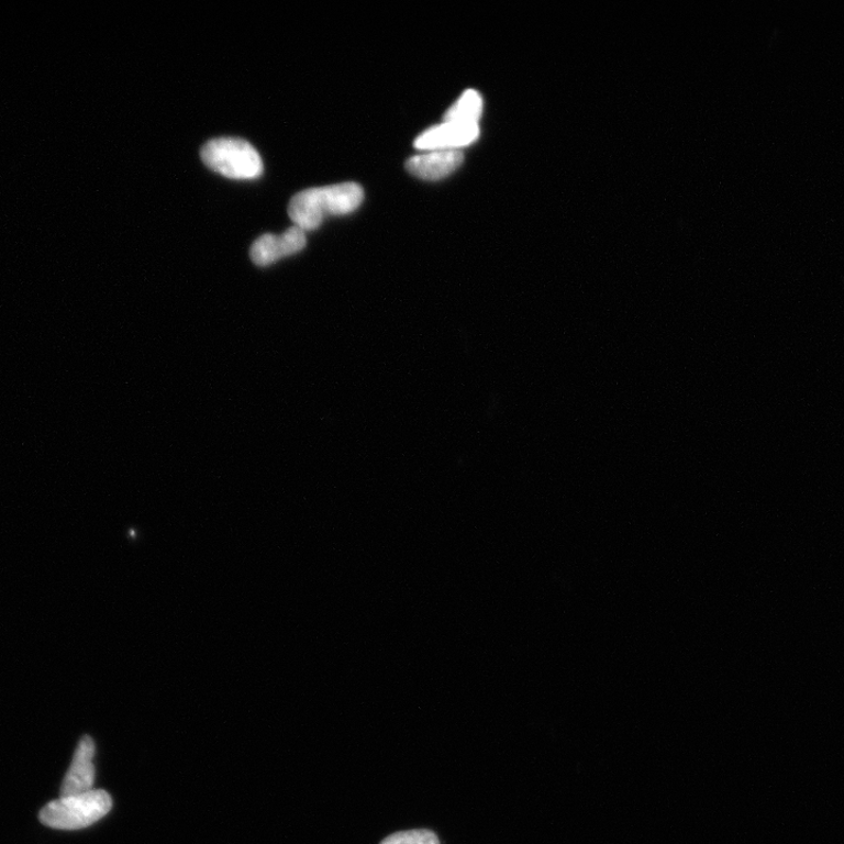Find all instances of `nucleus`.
I'll use <instances>...</instances> for the list:
<instances>
[{
	"mask_svg": "<svg viewBox=\"0 0 844 844\" xmlns=\"http://www.w3.org/2000/svg\"><path fill=\"white\" fill-rule=\"evenodd\" d=\"M364 200V190L356 182L310 188L296 193L288 213L296 226L309 232L320 227L327 216L354 213Z\"/></svg>",
	"mask_w": 844,
	"mask_h": 844,
	"instance_id": "1",
	"label": "nucleus"
},
{
	"mask_svg": "<svg viewBox=\"0 0 844 844\" xmlns=\"http://www.w3.org/2000/svg\"><path fill=\"white\" fill-rule=\"evenodd\" d=\"M112 806V798L108 791L93 789L87 793L62 797L47 803L42 809L40 819L43 824L53 830L78 831L108 815Z\"/></svg>",
	"mask_w": 844,
	"mask_h": 844,
	"instance_id": "2",
	"label": "nucleus"
},
{
	"mask_svg": "<svg viewBox=\"0 0 844 844\" xmlns=\"http://www.w3.org/2000/svg\"><path fill=\"white\" fill-rule=\"evenodd\" d=\"M203 164L227 179L253 180L263 173V162L256 148L243 138L218 137L201 148Z\"/></svg>",
	"mask_w": 844,
	"mask_h": 844,
	"instance_id": "3",
	"label": "nucleus"
},
{
	"mask_svg": "<svg viewBox=\"0 0 844 844\" xmlns=\"http://www.w3.org/2000/svg\"><path fill=\"white\" fill-rule=\"evenodd\" d=\"M480 136L479 125L444 121L425 132L414 141L419 151H460L475 143Z\"/></svg>",
	"mask_w": 844,
	"mask_h": 844,
	"instance_id": "4",
	"label": "nucleus"
},
{
	"mask_svg": "<svg viewBox=\"0 0 844 844\" xmlns=\"http://www.w3.org/2000/svg\"><path fill=\"white\" fill-rule=\"evenodd\" d=\"M307 236L301 227L291 226L280 236L266 234L258 237L251 249V257L258 267H267L276 260L306 248Z\"/></svg>",
	"mask_w": 844,
	"mask_h": 844,
	"instance_id": "5",
	"label": "nucleus"
},
{
	"mask_svg": "<svg viewBox=\"0 0 844 844\" xmlns=\"http://www.w3.org/2000/svg\"><path fill=\"white\" fill-rule=\"evenodd\" d=\"M95 755L93 738L85 735L77 747L74 762L66 773L62 785V797L82 795L95 789Z\"/></svg>",
	"mask_w": 844,
	"mask_h": 844,
	"instance_id": "6",
	"label": "nucleus"
},
{
	"mask_svg": "<svg viewBox=\"0 0 844 844\" xmlns=\"http://www.w3.org/2000/svg\"><path fill=\"white\" fill-rule=\"evenodd\" d=\"M463 163L462 151H432L409 158L407 168L419 179L435 181L446 178Z\"/></svg>",
	"mask_w": 844,
	"mask_h": 844,
	"instance_id": "7",
	"label": "nucleus"
},
{
	"mask_svg": "<svg viewBox=\"0 0 844 844\" xmlns=\"http://www.w3.org/2000/svg\"><path fill=\"white\" fill-rule=\"evenodd\" d=\"M484 112V100L479 92L467 90L447 110L444 121L479 125Z\"/></svg>",
	"mask_w": 844,
	"mask_h": 844,
	"instance_id": "8",
	"label": "nucleus"
},
{
	"mask_svg": "<svg viewBox=\"0 0 844 844\" xmlns=\"http://www.w3.org/2000/svg\"><path fill=\"white\" fill-rule=\"evenodd\" d=\"M380 844H440V841L432 831L413 830L387 836Z\"/></svg>",
	"mask_w": 844,
	"mask_h": 844,
	"instance_id": "9",
	"label": "nucleus"
}]
</instances>
